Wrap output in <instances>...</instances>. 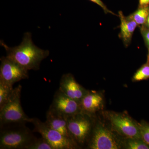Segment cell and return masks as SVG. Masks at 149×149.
<instances>
[{
  "label": "cell",
  "instance_id": "52a82bcc",
  "mask_svg": "<svg viewBox=\"0 0 149 149\" xmlns=\"http://www.w3.org/2000/svg\"><path fill=\"white\" fill-rule=\"evenodd\" d=\"M108 118L112 128L126 138L141 139L139 123L125 113L110 112Z\"/></svg>",
  "mask_w": 149,
  "mask_h": 149
},
{
  "label": "cell",
  "instance_id": "8fae6325",
  "mask_svg": "<svg viewBox=\"0 0 149 149\" xmlns=\"http://www.w3.org/2000/svg\"><path fill=\"white\" fill-rule=\"evenodd\" d=\"M103 98L95 91H88L80 102L82 112L92 116L96 112L101 109Z\"/></svg>",
  "mask_w": 149,
  "mask_h": 149
},
{
  "label": "cell",
  "instance_id": "2e32d148",
  "mask_svg": "<svg viewBox=\"0 0 149 149\" xmlns=\"http://www.w3.org/2000/svg\"><path fill=\"white\" fill-rule=\"evenodd\" d=\"M125 149H149V146L142 139L126 138L123 143Z\"/></svg>",
  "mask_w": 149,
  "mask_h": 149
},
{
  "label": "cell",
  "instance_id": "7a4b0ae2",
  "mask_svg": "<svg viewBox=\"0 0 149 149\" xmlns=\"http://www.w3.org/2000/svg\"><path fill=\"white\" fill-rule=\"evenodd\" d=\"M22 89L20 85L14 88L7 101L0 108V128L30 123L31 118L26 115L21 106Z\"/></svg>",
  "mask_w": 149,
  "mask_h": 149
},
{
  "label": "cell",
  "instance_id": "e0dca14e",
  "mask_svg": "<svg viewBox=\"0 0 149 149\" xmlns=\"http://www.w3.org/2000/svg\"><path fill=\"white\" fill-rule=\"evenodd\" d=\"M149 78V61H147L146 63L143 65L134 73L132 80L133 82H139L146 80Z\"/></svg>",
  "mask_w": 149,
  "mask_h": 149
},
{
  "label": "cell",
  "instance_id": "7402d4cb",
  "mask_svg": "<svg viewBox=\"0 0 149 149\" xmlns=\"http://www.w3.org/2000/svg\"><path fill=\"white\" fill-rule=\"evenodd\" d=\"M149 4V0H139L140 7L147 6Z\"/></svg>",
  "mask_w": 149,
  "mask_h": 149
},
{
  "label": "cell",
  "instance_id": "ffe728a7",
  "mask_svg": "<svg viewBox=\"0 0 149 149\" xmlns=\"http://www.w3.org/2000/svg\"><path fill=\"white\" fill-rule=\"evenodd\" d=\"M141 31L148 49L147 61H149V28L145 25L141 26Z\"/></svg>",
  "mask_w": 149,
  "mask_h": 149
},
{
  "label": "cell",
  "instance_id": "6da1fadb",
  "mask_svg": "<svg viewBox=\"0 0 149 149\" xmlns=\"http://www.w3.org/2000/svg\"><path fill=\"white\" fill-rule=\"evenodd\" d=\"M0 44L5 49L7 57L28 70H39L41 62L49 54V51L42 49L34 45L32 34L29 32L24 34L19 45L11 47L3 40Z\"/></svg>",
  "mask_w": 149,
  "mask_h": 149
},
{
  "label": "cell",
  "instance_id": "9c48e42d",
  "mask_svg": "<svg viewBox=\"0 0 149 149\" xmlns=\"http://www.w3.org/2000/svg\"><path fill=\"white\" fill-rule=\"evenodd\" d=\"M0 80L14 85L20 80L29 78L28 71L6 56L1 58Z\"/></svg>",
  "mask_w": 149,
  "mask_h": 149
},
{
  "label": "cell",
  "instance_id": "ba28073f",
  "mask_svg": "<svg viewBox=\"0 0 149 149\" xmlns=\"http://www.w3.org/2000/svg\"><path fill=\"white\" fill-rule=\"evenodd\" d=\"M49 110L66 118L82 112L80 102L67 96L59 89Z\"/></svg>",
  "mask_w": 149,
  "mask_h": 149
},
{
  "label": "cell",
  "instance_id": "8992f818",
  "mask_svg": "<svg viewBox=\"0 0 149 149\" xmlns=\"http://www.w3.org/2000/svg\"><path fill=\"white\" fill-rule=\"evenodd\" d=\"M88 148L91 149H118L121 143L114 134L98 123L93 127Z\"/></svg>",
  "mask_w": 149,
  "mask_h": 149
},
{
  "label": "cell",
  "instance_id": "d6986e66",
  "mask_svg": "<svg viewBox=\"0 0 149 149\" xmlns=\"http://www.w3.org/2000/svg\"><path fill=\"white\" fill-rule=\"evenodd\" d=\"M138 123L141 139L149 146V123L144 121Z\"/></svg>",
  "mask_w": 149,
  "mask_h": 149
},
{
  "label": "cell",
  "instance_id": "7c38bea8",
  "mask_svg": "<svg viewBox=\"0 0 149 149\" xmlns=\"http://www.w3.org/2000/svg\"><path fill=\"white\" fill-rule=\"evenodd\" d=\"M118 15L120 22L119 36L124 46L127 47L131 43L133 33L138 24L129 17L125 16L122 11L118 12Z\"/></svg>",
  "mask_w": 149,
  "mask_h": 149
},
{
  "label": "cell",
  "instance_id": "603a6c76",
  "mask_svg": "<svg viewBox=\"0 0 149 149\" xmlns=\"http://www.w3.org/2000/svg\"><path fill=\"white\" fill-rule=\"evenodd\" d=\"M146 25L145 26H146V27H148V28H149V13L148 15V18H147L146 22Z\"/></svg>",
  "mask_w": 149,
  "mask_h": 149
},
{
  "label": "cell",
  "instance_id": "3957f363",
  "mask_svg": "<svg viewBox=\"0 0 149 149\" xmlns=\"http://www.w3.org/2000/svg\"><path fill=\"white\" fill-rule=\"evenodd\" d=\"M33 132L25 124L1 128L0 149H26L37 139Z\"/></svg>",
  "mask_w": 149,
  "mask_h": 149
},
{
  "label": "cell",
  "instance_id": "4fadbf2b",
  "mask_svg": "<svg viewBox=\"0 0 149 149\" xmlns=\"http://www.w3.org/2000/svg\"><path fill=\"white\" fill-rule=\"evenodd\" d=\"M45 122L51 128L58 131L65 137L72 140L68 128L66 118L48 110L46 113V120Z\"/></svg>",
  "mask_w": 149,
  "mask_h": 149
},
{
  "label": "cell",
  "instance_id": "5b68a950",
  "mask_svg": "<svg viewBox=\"0 0 149 149\" xmlns=\"http://www.w3.org/2000/svg\"><path fill=\"white\" fill-rule=\"evenodd\" d=\"M30 123L34 125L33 132L40 133L54 149H75L80 147L72 140L65 137L37 118H31Z\"/></svg>",
  "mask_w": 149,
  "mask_h": 149
},
{
  "label": "cell",
  "instance_id": "ac0fdd59",
  "mask_svg": "<svg viewBox=\"0 0 149 149\" xmlns=\"http://www.w3.org/2000/svg\"><path fill=\"white\" fill-rule=\"evenodd\" d=\"M26 149H54L46 139L42 137L37 139L27 147Z\"/></svg>",
  "mask_w": 149,
  "mask_h": 149
},
{
  "label": "cell",
  "instance_id": "44dd1931",
  "mask_svg": "<svg viewBox=\"0 0 149 149\" xmlns=\"http://www.w3.org/2000/svg\"><path fill=\"white\" fill-rule=\"evenodd\" d=\"M89 1H91L92 2L95 3L97 4V5L100 6L101 7V8L103 10L104 12L106 14L110 13L112 15H116L115 14H114L111 11L109 10L107 8L106 6L103 3V2L101 0H89Z\"/></svg>",
  "mask_w": 149,
  "mask_h": 149
},
{
  "label": "cell",
  "instance_id": "5bb4252c",
  "mask_svg": "<svg viewBox=\"0 0 149 149\" xmlns=\"http://www.w3.org/2000/svg\"><path fill=\"white\" fill-rule=\"evenodd\" d=\"M149 13L148 7H143L139 8L136 11L128 16L134 20L138 25L142 26L146 24Z\"/></svg>",
  "mask_w": 149,
  "mask_h": 149
},
{
  "label": "cell",
  "instance_id": "9a60e30c",
  "mask_svg": "<svg viewBox=\"0 0 149 149\" xmlns=\"http://www.w3.org/2000/svg\"><path fill=\"white\" fill-rule=\"evenodd\" d=\"M13 89V85L0 80V108L7 101Z\"/></svg>",
  "mask_w": 149,
  "mask_h": 149
},
{
  "label": "cell",
  "instance_id": "30bf717a",
  "mask_svg": "<svg viewBox=\"0 0 149 149\" xmlns=\"http://www.w3.org/2000/svg\"><path fill=\"white\" fill-rule=\"evenodd\" d=\"M58 89L67 96L80 102L89 91L77 83L73 75L69 73L62 75Z\"/></svg>",
  "mask_w": 149,
  "mask_h": 149
},
{
  "label": "cell",
  "instance_id": "277c9868",
  "mask_svg": "<svg viewBox=\"0 0 149 149\" xmlns=\"http://www.w3.org/2000/svg\"><path fill=\"white\" fill-rule=\"evenodd\" d=\"M67 121L72 141L79 147L89 142L94 127L92 116L81 112L67 118Z\"/></svg>",
  "mask_w": 149,
  "mask_h": 149
}]
</instances>
